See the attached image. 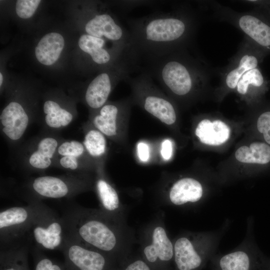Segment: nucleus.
Listing matches in <instances>:
<instances>
[{"label":"nucleus","mask_w":270,"mask_h":270,"mask_svg":"<svg viewBox=\"0 0 270 270\" xmlns=\"http://www.w3.org/2000/svg\"><path fill=\"white\" fill-rule=\"evenodd\" d=\"M127 23L134 52L148 62L180 50L192 30L189 17L179 12H156Z\"/></svg>","instance_id":"f257e3e1"},{"label":"nucleus","mask_w":270,"mask_h":270,"mask_svg":"<svg viewBox=\"0 0 270 270\" xmlns=\"http://www.w3.org/2000/svg\"><path fill=\"white\" fill-rule=\"evenodd\" d=\"M62 216L70 236L116 260L122 244L118 221L100 210L81 206L70 208Z\"/></svg>","instance_id":"f03ea898"},{"label":"nucleus","mask_w":270,"mask_h":270,"mask_svg":"<svg viewBox=\"0 0 270 270\" xmlns=\"http://www.w3.org/2000/svg\"><path fill=\"white\" fill-rule=\"evenodd\" d=\"M146 72L171 93L182 96L189 94L202 78L195 62L180 50L148 62Z\"/></svg>","instance_id":"7ed1b4c3"},{"label":"nucleus","mask_w":270,"mask_h":270,"mask_svg":"<svg viewBox=\"0 0 270 270\" xmlns=\"http://www.w3.org/2000/svg\"><path fill=\"white\" fill-rule=\"evenodd\" d=\"M219 232H187L174 243V270H202L215 255Z\"/></svg>","instance_id":"20e7f679"},{"label":"nucleus","mask_w":270,"mask_h":270,"mask_svg":"<svg viewBox=\"0 0 270 270\" xmlns=\"http://www.w3.org/2000/svg\"><path fill=\"white\" fill-rule=\"evenodd\" d=\"M50 208L41 202L12 206L0 212V246L22 242L34 224Z\"/></svg>","instance_id":"39448f33"},{"label":"nucleus","mask_w":270,"mask_h":270,"mask_svg":"<svg viewBox=\"0 0 270 270\" xmlns=\"http://www.w3.org/2000/svg\"><path fill=\"white\" fill-rule=\"evenodd\" d=\"M212 270H270V260L264 256L247 236L232 251L214 255L210 260Z\"/></svg>","instance_id":"423d86ee"},{"label":"nucleus","mask_w":270,"mask_h":270,"mask_svg":"<svg viewBox=\"0 0 270 270\" xmlns=\"http://www.w3.org/2000/svg\"><path fill=\"white\" fill-rule=\"evenodd\" d=\"M61 251L68 270H117L114 259L68 235Z\"/></svg>","instance_id":"0eeeda50"},{"label":"nucleus","mask_w":270,"mask_h":270,"mask_svg":"<svg viewBox=\"0 0 270 270\" xmlns=\"http://www.w3.org/2000/svg\"><path fill=\"white\" fill-rule=\"evenodd\" d=\"M29 234L39 248L61 250L68 237L66 223L49 208L32 226Z\"/></svg>","instance_id":"6e6552de"},{"label":"nucleus","mask_w":270,"mask_h":270,"mask_svg":"<svg viewBox=\"0 0 270 270\" xmlns=\"http://www.w3.org/2000/svg\"><path fill=\"white\" fill-rule=\"evenodd\" d=\"M142 250V258L152 270H174V243L164 226H154Z\"/></svg>","instance_id":"1a4fd4ad"},{"label":"nucleus","mask_w":270,"mask_h":270,"mask_svg":"<svg viewBox=\"0 0 270 270\" xmlns=\"http://www.w3.org/2000/svg\"><path fill=\"white\" fill-rule=\"evenodd\" d=\"M152 78L149 74L145 72L133 78L130 77L127 81L132 86L144 94L145 96L142 99L143 106L146 112L162 122L172 124L176 120L174 108L171 102L154 92Z\"/></svg>","instance_id":"9d476101"},{"label":"nucleus","mask_w":270,"mask_h":270,"mask_svg":"<svg viewBox=\"0 0 270 270\" xmlns=\"http://www.w3.org/2000/svg\"><path fill=\"white\" fill-rule=\"evenodd\" d=\"M80 188L73 186L64 178L50 176H41L34 179L32 183L33 192L41 198H61L72 195Z\"/></svg>","instance_id":"9b49d317"},{"label":"nucleus","mask_w":270,"mask_h":270,"mask_svg":"<svg viewBox=\"0 0 270 270\" xmlns=\"http://www.w3.org/2000/svg\"><path fill=\"white\" fill-rule=\"evenodd\" d=\"M104 39L96 38L88 34H82L78 40L80 48L90 56L93 62L98 65L102 66L108 64H115L130 56L136 58L130 52L112 53L106 50L104 46Z\"/></svg>","instance_id":"f8f14e48"},{"label":"nucleus","mask_w":270,"mask_h":270,"mask_svg":"<svg viewBox=\"0 0 270 270\" xmlns=\"http://www.w3.org/2000/svg\"><path fill=\"white\" fill-rule=\"evenodd\" d=\"M2 130L14 140L20 139L28 124V116L22 106L17 102H11L2 110L0 116Z\"/></svg>","instance_id":"ddd939ff"},{"label":"nucleus","mask_w":270,"mask_h":270,"mask_svg":"<svg viewBox=\"0 0 270 270\" xmlns=\"http://www.w3.org/2000/svg\"><path fill=\"white\" fill-rule=\"evenodd\" d=\"M204 191L200 182L192 178H184L172 185L168 198L170 202L176 206L196 204L202 198Z\"/></svg>","instance_id":"4468645a"},{"label":"nucleus","mask_w":270,"mask_h":270,"mask_svg":"<svg viewBox=\"0 0 270 270\" xmlns=\"http://www.w3.org/2000/svg\"><path fill=\"white\" fill-rule=\"evenodd\" d=\"M238 25L260 49L270 52V22L253 14L240 16Z\"/></svg>","instance_id":"2eb2a0df"},{"label":"nucleus","mask_w":270,"mask_h":270,"mask_svg":"<svg viewBox=\"0 0 270 270\" xmlns=\"http://www.w3.org/2000/svg\"><path fill=\"white\" fill-rule=\"evenodd\" d=\"M196 135L203 144L210 146H219L229 138L230 129L223 122L208 119L201 120L196 129Z\"/></svg>","instance_id":"dca6fc26"},{"label":"nucleus","mask_w":270,"mask_h":270,"mask_svg":"<svg viewBox=\"0 0 270 270\" xmlns=\"http://www.w3.org/2000/svg\"><path fill=\"white\" fill-rule=\"evenodd\" d=\"M64 46V40L60 34L51 32L44 35L35 48L36 56L41 64L50 66L58 58Z\"/></svg>","instance_id":"f3484780"},{"label":"nucleus","mask_w":270,"mask_h":270,"mask_svg":"<svg viewBox=\"0 0 270 270\" xmlns=\"http://www.w3.org/2000/svg\"><path fill=\"white\" fill-rule=\"evenodd\" d=\"M0 270H30L28 247L22 242L0 246Z\"/></svg>","instance_id":"a211bd4d"},{"label":"nucleus","mask_w":270,"mask_h":270,"mask_svg":"<svg viewBox=\"0 0 270 270\" xmlns=\"http://www.w3.org/2000/svg\"><path fill=\"white\" fill-rule=\"evenodd\" d=\"M96 188L100 205V210L109 218L118 221V215L121 206L116 191L102 178L97 180Z\"/></svg>","instance_id":"6ab92c4d"},{"label":"nucleus","mask_w":270,"mask_h":270,"mask_svg":"<svg viewBox=\"0 0 270 270\" xmlns=\"http://www.w3.org/2000/svg\"><path fill=\"white\" fill-rule=\"evenodd\" d=\"M262 52H248L241 56L236 65L227 72L225 76V83L230 89L236 88L242 76L248 70L258 66L262 58Z\"/></svg>","instance_id":"aec40b11"},{"label":"nucleus","mask_w":270,"mask_h":270,"mask_svg":"<svg viewBox=\"0 0 270 270\" xmlns=\"http://www.w3.org/2000/svg\"><path fill=\"white\" fill-rule=\"evenodd\" d=\"M236 159L242 162L266 164L270 162V146L261 142H254L249 146H242L235 153Z\"/></svg>","instance_id":"412c9836"},{"label":"nucleus","mask_w":270,"mask_h":270,"mask_svg":"<svg viewBox=\"0 0 270 270\" xmlns=\"http://www.w3.org/2000/svg\"><path fill=\"white\" fill-rule=\"evenodd\" d=\"M57 147L58 142L55 138L48 137L42 139L38 145L37 150L29 158L30 164L33 168L39 170L48 168Z\"/></svg>","instance_id":"4be33fe9"},{"label":"nucleus","mask_w":270,"mask_h":270,"mask_svg":"<svg viewBox=\"0 0 270 270\" xmlns=\"http://www.w3.org/2000/svg\"><path fill=\"white\" fill-rule=\"evenodd\" d=\"M119 112L118 107L114 104L102 106L99 114L93 120L95 127L102 134L107 136H113L116 134V120Z\"/></svg>","instance_id":"5701e85b"},{"label":"nucleus","mask_w":270,"mask_h":270,"mask_svg":"<svg viewBox=\"0 0 270 270\" xmlns=\"http://www.w3.org/2000/svg\"><path fill=\"white\" fill-rule=\"evenodd\" d=\"M44 112L46 114V124L52 128L66 126L71 122L73 118L71 113L52 100H47L44 102Z\"/></svg>","instance_id":"b1692460"},{"label":"nucleus","mask_w":270,"mask_h":270,"mask_svg":"<svg viewBox=\"0 0 270 270\" xmlns=\"http://www.w3.org/2000/svg\"><path fill=\"white\" fill-rule=\"evenodd\" d=\"M266 80L258 68L250 70L241 78L236 86L238 92L240 94H247L250 88H260L264 86Z\"/></svg>","instance_id":"393cba45"},{"label":"nucleus","mask_w":270,"mask_h":270,"mask_svg":"<svg viewBox=\"0 0 270 270\" xmlns=\"http://www.w3.org/2000/svg\"><path fill=\"white\" fill-rule=\"evenodd\" d=\"M84 144L91 156H99L105 152L106 140L100 132L91 130L85 136Z\"/></svg>","instance_id":"a878e982"},{"label":"nucleus","mask_w":270,"mask_h":270,"mask_svg":"<svg viewBox=\"0 0 270 270\" xmlns=\"http://www.w3.org/2000/svg\"><path fill=\"white\" fill-rule=\"evenodd\" d=\"M34 270H66L64 264L52 260L36 250Z\"/></svg>","instance_id":"bb28decb"},{"label":"nucleus","mask_w":270,"mask_h":270,"mask_svg":"<svg viewBox=\"0 0 270 270\" xmlns=\"http://www.w3.org/2000/svg\"><path fill=\"white\" fill-rule=\"evenodd\" d=\"M40 2V0H18L16 4L18 16L22 18H30L34 14Z\"/></svg>","instance_id":"cd10ccee"},{"label":"nucleus","mask_w":270,"mask_h":270,"mask_svg":"<svg viewBox=\"0 0 270 270\" xmlns=\"http://www.w3.org/2000/svg\"><path fill=\"white\" fill-rule=\"evenodd\" d=\"M84 152L83 144L76 140L65 142L58 148V152L62 156H70L78 158Z\"/></svg>","instance_id":"c85d7f7f"},{"label":"nucleus","mask_w":270,"mask_h":270,"mask_svg":"<svg viewBox=\"0 0 270 270\" xmlns=\"http://www.w3.org/2000/svg\"><path fill=\"white\" fill-rule=\"evenodd\" d=\"M257 128L263 134L266 142L270 144V111L262 114L257 120Z\"/></svg>","instance_id":"c756f323"},{"label":"nucleus","mask_w":270,"mask_h":270,"mask_svg":"<svg viewBox=\"0 0 270 270\" xmlns=\"http://www.w3.org/2000/svg\"><path fill=\"white\" fill-rule=\"evenodd\" d=\"M117 270H152L148 264L142 258L130 260L124 263Z\"/></svg>","instance_id":"7c9ffc66"},{"label":"nucleus","mask_w":270,"mask_h":270,"mask_svg":"<svg viewBox=\"0 0 270 270\" xmlns=\"http://www.w3.org/2000/svg\"><path fill=\"white\" fill-rule=\"evenodd\" d=\"M60 162L62 167L70 170H76L78 166L76 158L70 156H62Z\"/></svg>","instance_id":"2f4dec72"},{"label":"nucleus","mask_w":270,"mask_h":270,"mask_svg":"<svg viewBox=\"0 0 270 270\" xmlns=\"http://www.w3.org/2000/svg\"><path fill=\"white\" fill-rule=\"evenodd\" d=\"M151 3L152 2L146 0H122V2H120L122 12H126L136 6Z\"/></svg>","instance_id":"473e14b6"},{"label":"nucleus","mask_w":270,"mask_h":270,"mask_svg":"<svg viewBox=\"0 0 270 270\" xmlns=\"http://www.w3.org/2000/svg\"><path fill=\"white\" fill-rule=\"evenodd\" d=\"M138 156L140 160L144 162H146L150 157L149 148L148 145L144 142H140L137 146Z\"/></svg>","instance_id":"72a5a7b5"},{"label":"nucleus","mask_w":270,"mask_h":270,"mask_svg":"<svg viewBox=\"0 0 270 270\" xmlns=\"http://www.w3.org/2000/svg\"><path fill=\"white\" fill-rule=\"evenodd\" d=\"M172 152V142L170 140L166 139L162 142V156L164 160H168L171 158Z\"/></svg>","instance_id":"f704fd0d"},{"label":"nucleus","mask_w":270,"mask_h":270,"mask_svg":"<svg viewBox=\"0 0 270 270\" xmlns=\"http://www.w3.org/2000/svg\"><path fill=\"white\" fill-rule=\"evenodd\" d=\"M3 80V77L2 73H0V86H2Z\"/></svg>","instance_id":"c9c22d12"},{"label":"nucleus","mask_w":270,"mask_h":270,"mask_svg":"<svg viewBox=\"0 0 270 270\" xmlns=\"http://www.w3.org/2000/svg\"><path fill=\"white\" fill-rule=\"evenodd\" d=\"M266 7H268H268L269 8H268V11H269V12L270 13V4L269 5H268V6H266Z\"/></svg>","instance_id":"e433bc0d"},{"label":"nucleus","mask_w":270,"mask_h":270,"mask_svg":"<svg viewBox=\"0 0 270 270\" xmlns=\"http://www.w3.org/2000/svg\"><path fill=\"white\" fill-rule=\"evenodd\" d=\"M66 270H68L67 268H66Z\"/></svg>","instance_id":"4c0bfd02"},{"label":"nucleus","mask_w":270,"mask_h":270,"mask_svg":"<svg viewBox=\"0 0 270 270\" xmlns=\"http://www.w3.org/2000/svg\"></svg>","instance_id":"58836bf2"}]
</instances>
